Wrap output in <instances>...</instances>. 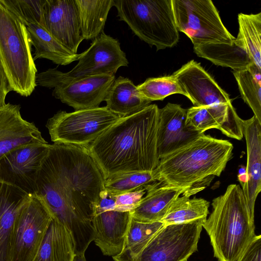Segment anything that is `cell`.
Returning <instances> with one entry per match:
<instances>
[{"label":"cell","instance_id":"14","mask_svg":"<svg viewBox=\"0 0 261 261\" xmlns=\"http://www.w3.org/2000/svg\"><path fill=\"white\" fill-rule=\"evenodd\" d=\"M184 95L194 107L232 104L229 95L199 63L191 60L173 72Z\"/></svg>","mask_w":261,"mask_h":261},{"label":"cell","instance_id":"6","mask_svg":"<svg viewBox=\"0 0 261 261\" xmlns=\"http://www.w3.org/2000/svg\"><path fill=\"white\" fill-rule=\"evenodd\" d=\"M114 6L119 20L157 50L172 47L179 41L172 0H114Z\"/></svg>","mask_w":261,"mask_h":261},{"label":"cell","instance_id":"21","mask_svg":"<svg viewBox=\"0 0 261 261\" xmlns=\"http://www.w3.org/2000/svg\"><path fill=\"white\" fill-rule=\"evenodd\" d=\"M29 195L0 181V261H11L14 222Z\"/></svg>","mask_w":261,"mask_h":261},{"label":"cell","instance_id":"16","mask_svg":"<svg viewBox=\"0 0 261 261\" xmlns=\"http://www.w3.org/2000/svg\"><path fill=\"white\" fill-rule=\"evenodd\" d=\"M131 217L129 212L95 205L92 220L93 241L103 255L113 257L121 252Z\"/></svg>","mask_w":261,"mask_h":261},{"label":"cell","instance_id":"17","mask_svg":"<svg viewBox=\"0 0 261 261\" xmlns=\"http://www.w3.org/2000/svg\"><path fill=\"white\" fill-rule=\"evenodd\" d=\"M187 112L180 105L171 103L159 109L157 147L159 160L202 134L185 127Z\"/></svg>","mask_w":261,"mask_h":261},{"label":"cell","instance_id":"7","mask_svg":"<svg viewBox=\"0 0 261 261\" xmlns=\"http://www.w3.org/2000/svg\"><path fill=\"white\" fill-rule=\"evenodd\" d=\"M120 118L106 106L70 113L60 111L48 119L46 127L54 143L88 148Z\"/></svg>","mask_w":261,"mask_h":261},{"label":"cell","instance_id":"30","mask_svg":"<svg viewBox=\"0 0 261 261\" xmlns=\"http://www.w3.org/2000/svg\"><path fill=\"white\" fill-rule=\"evenodd\" d=\"M232 73L243 100L261 123V70L252 63L247 68Z\"/></svg>","mask_w":261,"mask_h":261},{"label":"cell","instance_id":"8","mask_svg":"<svg viewBox=\"0 0 261 261\" xmlns=\"http://www.w3.org/2000/svg\"><path fill=\"white\" fill-rule=\"evenodd\" d=\"M176 27L193 46L211 43H231L236 38L223 23L211 0H172Z\"/></svg>","mask_w":261,"mask_h":261},{"label":"cell","instance_id":"34","mask_svg":"<svg viewBox=\"0 0 261 261\" xmlns=\"http://www.w3.org/2000/svg\"><path fill=\"white\" fill-rule=\"evenodd\" d=\"M146 193V189H142L115 195V210L130 212L138 204Z\"/></svg>","mask_w":261,"mask_h":261},{"label":"cell","instance_id":"36","mask_svg":"<svg viewBox=\"0 0 261 261\" xmlns=\"http://www.w3.org/2000/svg\"><path fill=\"white\" fill-rule=\"evenodd\" d=\"M11 89L0 57V107L5 105V99Z\"/></svg>","mask_w":261,"mask_h":261},{"label":"cell","instance_id":"33","mask_svg":"<svg viewBox=\"0 0 261 261\" xmlns=\"http://www.w3.org/2000/svg\"><path fill=\"white\" fill-rule=\"evenodd\" d=\"M27 27L38 24L43 27V8L45 0H0Z\"/></svg>","mask_w":261,"mask_h":261},{"label":"cell","instance_id":"10","mask_svg":"<svg viewBox=\"0 0 261 261\" xmlns=\"http://www.w3.org/2000/svg\"><path fill=\"white\" fill-rule=\"evenodd\" d=\"M52 215L43 201L30 194L13 224L11 261H33L39 250Z\"/></svg>","mask_w":261,"mask_h":261},{"label":"cell","instance_id":"31","mask_svg":"<svg viewBox=\"0 0 261 261\" xmlns=\"http://www.w3.org/2000/svg\"><path fill=\"white\" fill-rule=\"evenodd\" d=\"M157 182L154 171L123 173L112 175L104 181L105 190L117 195L128 192L146 189Z\"/></svg>","mask_w":261,"mask_h":261},{"label":"cell","instance_id":"25","mask_svg":"<svg viewBox=\"0 0 261 261\" xmlns=\"http://www.w3.org/2000/svg\"><path fill=\"white\" fill-rule=\"evenodd\" d=\"M193 48L197 56L218 66L229 67L233 71L245 69L253 63L235 40L231 43H205L193 46Z\"/></svg>","mask_w":261,"mask_h":261},{"label":"cell","instance_id":"29","mask_svg":"<svg viewBox=\"0 0 261 261\" xmlns=\"http://www.w3.org/2000/svg\"><path fill=\"white\" fill-rule=\"evenodd\" d=\"M190 196L184 194L175 199L161 222L164 225H168L206 219L210 202L201 198L190 199Z\"/></svg>","mask_w":261,"mask_h":261},{"label":"cell","instance_id":"15","mask_svg":"<svg viewBox=\"0 0 261 261\" xmlns=\"http://www.w3.org/2000/svg\"><path fill=\"white\" fill-rule=\"evenodd\" d=\"M43 27L66 48L77 54L84 40L76 0H45Z\"/></svg>","mask_w":261,"mask_h":261},{"label":"cell","instance_id":"28","mask_svg":"<svg viewBox=\"0 0 261 261\" xmlns=\"http://www.w3.org/2000/svg\"><path fill=\"white\" fill-rule=\"evenodd\" d=\"M239 33L236 43L247 54L251 62L261 70V13L238 16Z\"/></svg>","mask_w":261,"mask_h":261},{"label":"cell","instance_id":"23","mask_svg":"<svg viewBox=\"0 0 261 261\" xmlns=\"http://www.w3.org/2000/svg\"><path fill=\"white\" fill-rule=\"evenodd\" d=\"M27 29L30 42L35 48L34 61L46 59L64 66L78 61L80 54L68 50L41 25L29 24Z\"/></svg>","mask_w":261,"mask_h":261},{"label":"cell","instance_id":"37","mask_svg":"<svg viewBox=\"0 0 261 261\" xmlns=\"http://www.w3.org/2000/svg\"><path fill=\"white\" fill-rule=\"evenodd\" d=\"M238 178L239 181H240V182L241 184V186L242 187L244 185V184L246 181V179H247L246 173L239 174L238 175Z\"/></svg>","mask_w":261,"mask_h":261},{"label":"cell","instance_id":"32","mask_svg":"<svg viewBox=\"0 0 261 261\" xmlns=\"http://www.w3.org/2000/svg\"><path fill=\"white\" fill-rule=\"evenodd\" d=\"M137 88L142 97L150 102L162 100L174 94L184 95L172 75L148 78L142 84L137 86Z\"/></svg>","mask_w":261,"mask_h":261},{"label":"cell","instance_id":"26","mask_svg":"<svg viewBox=\"0 0 261 261\" xmlns=\"http://www.w3.org/2000/svg\"><path fill=\"white\" fill-rule=\"evenodd\" d=\"M82 35L84 39H94L102 32L114 0H76Z\"/></svg>","mask_w":261,"mask_h":261},{"label":"cell","instance_id":"39","mask_svg":"<svg viewBox=\"0 0 261 261\" xmlns=\"http://www.w3.org/2000/svg\"><path fill=\"white\" fill-rule=\"evenodd\" d=\"M246 173V167L242 166L239 170V174Z\"/></svg>","mask_w":261,"mask_h":261},{"label":"cell","instance_id":"4","mask_svg":"<svg viewBox=\"0 0 261 261\" xmlns=\"http://www.w3.org/2000/svg\"><path fill=\"white\" fill-rule=\"evenodd\" d=\"M212 205V212L202 227L210 237L214 256L219 261H238L255 235L254 219L242 188L229 185Z\"/></svg>","mask_w":261,"mask_h":261},{"label":"cell","instance_id":"18","mask_svg":"<svg viewBox=\"0 0 261 261\" xmlns=\"http://www.w3.org/2000/svg\"><path fill=\"white\" fill-rule=\"evenodd\" d=\"M20 108L10 103L0 107V160L16 147L47 143L35 124L22 117Z\"/></svg>","mask_w":261,"mask_h":261},{"label":"cell","instance_id":"24","mask_svg":"<svg viewBox=\"0 0 261 261\" xmlns=\"http://www.w3.org/2000/svg\"><path fill=\"white\" fill-rule=\"evenodd\" d=\"M105 101L106 107L121 117L133 114L151 102L142 97L130 80L121 76L114 80Z\"/></svg>","mask_w":261,"mask_h":261},{"label":"cell","instance_id":"22","mask_svg":"<svg viewBox=\"0 0 261 261\" xmlns=\"http://www.w3.org/2000/svg\"><path fill=\"white\" fill-rule=\"evenodd\" d=\"M75 254L70 232L53 218L33 261H73Z\"/></svg>","mask_w":261,"mask_h":261},{"label":"cell","instance_id":"19","mask_svg":"<svg viewBox=\"0 0 261 261\" xmlns=\"http://www.w3.org/2000/svg\"><path fill=\"white\" fill-rule=\"evenodd\" d=\"M243 134L247 147V179L242 189L254 219L255 202L261 190V123L254 116L243 120Z\"/></svg>","mask_w":261,"mask_h":261},{"label":"cell","instance_id":"38","mask_svg":"<svg viewBox=\"0 0 261 261\" xmlns=\"http://www.w3.org/2000/svg\"><path fill=\"white\" fill-rule=\"evenodd\" d=\"M73 261H87L85 256V253L75 254Z\"/></svg>","mask_w":261,"mask_h":261},{"label":"cell","instance_id":"20","mask_svg":"<svg viewBox=\"0 0 261 261\" xmlns=\"http://www.w3.org/2000/svg\"><path fill=\"white\" fill-rule=\"evenodd\" d=\"M189 190L155 182L147 187L145 196L130 212L132 217L144 223L161 222L173 201Z\"/></svg>","mask_w":261,"mask_h":261},{"label":"cell","instance_id":"2","mask_svg":"<svg viewBox=\"0 0 261 261\" xmlns=\"http://www.w3.org/2000/svg\"><path fill=\"white\" fill-rule=\"evenodd\" d=\"M159 109L155 104L149 105L121 117L88 147L105 179L156 168Z\"/></svg>","mask_w":261,"mask_h":261},{"label":"cell","instance_id":"1","mask_svg":"<svg viewBox=\"0 0 261 261\" xmlns=\"http://www.w3.org/2000/svg\"><path fill=\"white\" fill-rule=\"evenodd\" d=\"M105 178L86 147L51 144L39 171L35 194L73 240L75 254L93 241L94 208Z\"/></svg>","mask_w":261,"mask_h":261},{"label":"cell","instance_id":"5","mask_svg":"<svg viewBox=\"0 0 261 261\" xmlns=\"http://www.w3.org/2000/svg\"><path fill=\"white\" fill-rule=\"evenodd\" d=\"M31 45L25 25L0 2V57L11 90L25 97L37 86Z\"/></svg>","mask_w":261,"mask_h":261},{"label":"cell","instance_id":"11","mask_svg":"<svg viewBox=\"0 0 261 261\" xmlns=\"http://www.w3.org/2000/svg\"><path fill=\"white\" fill-rule=\"evenodd\" d=\"M206 220L165 225L130 261H187L197 250L202 224Z\"/></svg>","mask_w":261,"mask_h":261},{"label":"cell","instance_id":"9","mask_svg":"<svg viewBox=\"0 0 261 261\" xmlns=\"http://www.w3.org/2000/svg\"><path fill=\"white\" fill-rule=\"evenodd\" d=\"M115 80V75H99L77 79L60 76L56 69L37 74V85L54 88L53 96L75 110L98 107L105 101Z\"/></svg>","mask_w":261,"mask_h":261},{"label":"cell","instance_id":"3","mask_svg":"<svg viewBox=\"0 0 261 261\" xmlns=\"http://www.w3.org/2000/svg\"><path fill=\"white\" fill-rule=\"evenodd\" d=\"M233 148L227 140L202 134L160 159L153 170L155 178L163 185L190 190L206 177L219 176L232 158Z\"/></svg>","mask_w":261,"mask_h":261},{"label":"cell","instance_id":"12","mask_svg":"<svg viewBox=\"0 0 261 261\" xmlns=\"http://www.w3.org/2000/svg\"><path fill=\"white\" fill-rule=\"evenodd\" d=\"M51 146L48 143L28 144L7 153L0 160V181L35 194L39 171Z\"/></svg>","mask_w":261,"mask_h":261},{"label":"cell","instance_id":"27","mask_svg":"<svg viewBox=\"0 0 261 261\" xmlns=\"http://www.w3.org/2000/svg\"><path fill=\"white\" fill-rule=\"evenodd\" d=\"M165 225L161 221L139 222L131 217L121 252L113 256L115 261H130L135 258L153 236Z\"/></svg>","mask_w":261,"mask_h":261},{"label":"cell","instance_id":"13","mask_svg":"<svg viewBox=\"0 0 261 261\" xmlns=\"http://www.w3.org/2000/svg\"><path fill=\"white\" fill-rule=\"evenodd\" d=\"M128 63L118 40L103 31L86 50L80 54L78 63L71 70L62 72L56 69V72L67 79L115 75L120 67L127 66Z\"/></svg>","mask_w":261,"mask_h":261},{"label":"cell","instance_id":"35","mask_svg":"<svg viewBox=\"0 0 261 261\" xmlns=\"http://www.w3.org/2000/svg\"><path fill=\"white\" fill-rule=\"evenodd\" d=\"M238 261H261L260 235H255Z\"/></svg>","mask_w":261,"mask_h":261}]
</instances>
